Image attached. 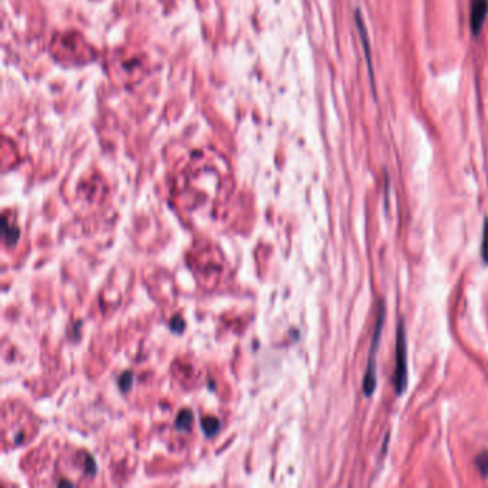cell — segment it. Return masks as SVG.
I'll return each instance as SVG.
<instances>
[{
    "label": "cell",
    "instance_id": "obj_1",
    "mask_svg": "<svg viewBox=\"0 0 488 488\" xmlns=\"http://www.w3.org/2000/svg\"><path fill=\"white\" fill-rule=\"evenodd\" d=\"M384 321H385V305L381 301L379 304V311H378V318H376L375 331H374V337H372V342H371V350H369V357H368V366L365 371L363 381V389L364 394L366 397H371L376 388V352H378V345H379V338H381V332L384 328Z\"/></svg>",
    "mask_w": 488,
    "mask_h": 488
},
{
    "label": "cell",
    "instance_id": "obj_2",
    "mask_svg": "<svg viewBox=\"0 0 488 488\" xmlns=\"http://www.w3.org/2000/svg\"><path fill=\"white\" fill-rule=\"evenodd\" d=\"M407 332L404 321L400 319L397 328V345H395V369H394V388L397 395H402L407 389Z\"/></svg>",
    "mask_w": 488,
    "mask_h": 488
},
{
    "label": "cell",
    "instance_id": "obj_3",
    "mask_svg": "<svg viewBox=\"0 0 488 488\" xmlns=\"http://www.w3.org/2000/svg\"><path fill=\"white\" fill-rule=\"evenodd\" d=\"M355 23H357V29L360 32V39H361V43H363L365 61H366V66H368V72H369V77L372 80L371 83H372V88H374V92H375V82H374L375 77H374V64H372V56H371V48H369V39H368V32H366V27H365L363 14H361L360 9H357V12H355Z\"/></svg>",
    "mask_w": 488,
    "mask_h": 488
},
{
    "label": "cell",
    "instance_id": "obj_4",
    "mask_svg": "<svg viewBox=\"0 0 488 488\" xmlns=\"http://www.w3.org/2000/svg\"><path fill=\"white\" fill-rule=\"evenodd\" d=\"M488 14V0H473L471 4V14H470V25L471 32L474 36H478Z\"/></svg>",
    "mask_w": 488,
    "mask_h": 488
},
{
    "label": "cell",
    "instance_id": "obj_5",
    "mask_svg": "<svg viewBox=\"0 0 488 488\" xmlns=\"http://www.w3.org/2000/svg\"><path fill=\"white\" fill-rule=\"evenodd\" d=\"M476 465L478 471L484 477H488V452H481L476 458Z\"/></svg>",
    "mask_w": 488,
    "mask_h": 488
},
{
    "label": "cell",
    "instance_id": "obj_6",
    "mask_svg": "<svg viewBox=\"0 0 488 488\" xmlns=\"http://www.w3.org/2000/svg\"><path fill=\"white\" fill-rule=\"evenodd\" d=\"M481 252H483V259L484 262L488 263V218L484 219V231H483V245H481Z\"/></svg>",
    "mask_w": 488,
    "mask_h": 488
}]
</instances>
